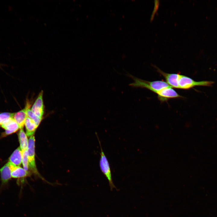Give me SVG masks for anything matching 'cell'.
<instances>
[{"mask_svg":"<svg viewBox=\"0 0 217 217\" xmlns=\"http://www.w3.org/2000/svg\"><path fill=\"white\" fill-rule=\"evenodd\" d=\"M2 187L7 185L11 177V168L10 163L8 162L0 169Z\"/></svg>","mask_w":217,"mask_h":217,"instance_id":"9","label":"cell"},{"mask_svg":"<svg viewBox=\"0 0 217 217\" xmlns=\"http://www.w3.org/2000/svg\"><path fill=\"white\" fill-rule=\"evenodd\" d=\"M159 6V1L158 0L154 1V7L150 18V21L153 20L155 14L157 12Z\"/></svg>","mask_w":217,"mask_h":217,"instance_id":"18","label":"cell"},{"mask_svg":"<svg viewBox=\"0 0 217 217\" xmlns=\"http://www.w3.org/2000/svg\"><path fill=\"white\" fill-rule=\"evenodd\" d=\"M156 93L158 95L159 99L162 102L166 101L171 98L182 97L171 86L164 88Z\"/></svg>","mask_w":217,"mask_h":217,"instance_id":"8","label":"cell"},{"mask_svg":"<svg viewBox=\"0 0 217 217\" xmlns=\"http://www.w3.org/2000/svg\"><path fill=\"white\" fill-rule=\"evenodd\" d=\"M100 148V157L99 162L100 169L108 181L111 190L114 188L117 189L113 182L111 168L108 159L103 150L100 141L96 132L95 133Z\"/></svg>","mask_w":217,"mask_h":217,"instance_id":"2","label":"cell"},{"mask_svg":"<svg viewBox=\"0 0 217 217\" xmlns=\"http://www.w3.org/2000/svg\"><path fill=\"white\" fill-rule=\"evenodd\" d=\"M25 125L27 135L29 137L33 135L37 127L34 121L27 117L25 120Z\"/></svg>","mask_w":217,"mask_h":217,"instance_id":"13","label":"cell"},{"mask_svg":"<svg viewBox=\"0 0 217 217\" xmlns=\"http://www.w3.org/2000/svg\"><path fill=\"white\" fill-rule=\"evenodd\" d=\"M34 136L33 135L30 138L28 141L27 147L29 166L33 172L38 174L35 161Z\"/></svg>","mask_w":217,"mask_h":217,"instance_id":"4","label":"cell"},{"mask_svg":"<svg viewBox=\"0 0 217 217\" xmlns=\"http://www.w3.org/2000/svg\"><path fill=\"white\" fill-rule=\"evenodd\" d=\"M214 82L208 81H196L187 76L181 74L179 81V89H189L196 86H209Z\"/></svg>","mask_w":217,"mask_h":217,"instance_id":"3","label":"cell"},{"mask_svg":"<svg viewBox=\"0 0 217 217\" xmlns=\"http://www.w3.org/2000/svg\"><path fill=\"white\" fill-rule=\"evenodd\" d=\"M158 72L161 74L165 79L166 82L172 88L179 89V81L181 74H169L164 72L154 66Z\"/></svg>","mask_w":217,"mask_h":217,"instance_id":"6","label":"cell"},{"mask_svg":"<svg viewBox=\"0 0 217 217\" xmlns=\"http://www.w3.org/2000/svg\"><path fill=\"white\" fill-rule=\"evenodd\" d=\"M1 127L5 130L0 137L2 138L16 132L19 128V127L13 118H11L4 122Z\"/></svg>","mask_w":217,"mask_h":217,"instance_id":"7","label":"cell"},{"mask_svg":"<svg viewBox=\"0 0 217 217\" xmlns=\"http://www.w3.org/2000/svg\"><path fill=\"white\" fill-rule=\"evenodd\" d=\"M22 162L23 165L24 169L26 171H28L29 167V163L27 149L24 151H22Z\"/></svg>","mask_w":217,"mask_h":217,"instance_id":"16","label":"cell"},{"mask_svg":"<svg viewBox=\"0 0 217 217\" xmlns=\"http://www.w3.org/2000/svg\"><path fill=\"white\" fill-rule=\"evenodd\" d=\"M10 163L11 168L12 178H25L29 176V173L28 171H26L20 166H16L11 162Z\"/></svg>","mask_w":217,"mask_h":217,"instance_id":"11","label":"cell"},{"mask_svg":"<svg viewBox=\"0 0 217 217\" xmlns=\"http://www.w3.org/2000/svg\"><path fill=\"white\" fill-rule=\"evenodd\" d=\"M31 103L27 100L26 101L25 107L26 108V113L27 117H29L34 121L37 127L39 126L42 119L36 116L31 110Z\"/></svg>","mask_w":217,"mask_h":217,"instance_id":"14","label":"cell"},{"mask_svg":"<svg viewBox=\"0 0 217 217\" xmlns=\"http://www.w3.org/2000/svg\"><path fill=\"white\" fill-rule=\"evenodd\" d=\"M22 160V153L20 147L16 149L12 153L9 159V162L16 166H19Z\"/></svg>","mask_w":217,"mask_h":217,"instance_id":"12","label":"cell"},{"mask_svg":"<svg viewBox=\"0 0 217 217\" xmlns=\"http://www.w3.org/2000/svg\"><path fill=\"white\" fill-rule=\"evenodd\" d=\"M132 77L134 82L130 84L131 86L146 88L155 93L164 88L171 86L166 82L163 80L148 81L132 76Z\"/></svg>","mask_w":217,"mask_h":217,"instance_id":"1","label":"cell"},{"mask_svg":"<svg viewBox=\"0 0 217 217\" xmlns=\"http://www.w3.org/2000/svg\"><path fill=\"white\" fill-rule=\"evenodd\" d=\"M26 134L23 129H20L18 134L20 147L22 151L27 149L28 141Z\"/></svg>","mask_w":217,"mask_h":217,"instance_id":"15","label":"cell"},{"mask_svg":"<svg viewBox=\"0 0 217 217\" xmlns=\"http://www.w3.org/2000/svg\"><path fill=\"white\" fill-rule=\"evenodd\" d=\"M43 93L41 90L31 107V110L38 117L42 119L44 114V105L43 101Z\"/></svg>","mask_w":217,"mask_h":217,"instance_id":"5","label":"cell"},{"mask_svg":"<svg viewBox=\"0 0 217 217\" xmlns=\"http://www.w3.org/2000/svg\"><path fill=\"white\" fill-rule=\"evenodd\" d=\"M14 113L3 112L0 113V126L2 124L8 119L13 118Z\"/></svg>","mask_w":217,"mask_h":217,"instance_id":"17","label":"cell"},{"mask_svg":"<svg viewBox=\"0 0 217 217\" xmlns=\"http://www.w3.org/2000/svg\"><path fill=\"white\" fill-rule=\"evenodd\" d=\"M27 117L25 107L21 110L14 113L13 118L18 125L19 128L23 129Z\"/></svg>","mask_w":217,"mask_h":217,"instance_id":"10","label":"cell"}]
</instances>
